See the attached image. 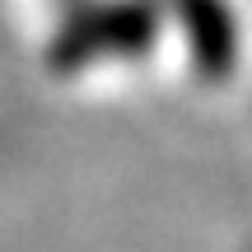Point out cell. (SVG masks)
<instances>
[{
	"mask_svg": "<svg viewBox=\"0 0 252 252\" xmlns=\"http://www.w3.org/2000/svg\"><path fill=\"white\" fill-rule=\"evenodd\" d=\"M154 37V14L145 5H103L89 19H80L75 28H65L61 42H56L52 61L56 65H80L94 56H117V52H135V47H150Z\"/></svg>",
	"mask_w": 252,
	"mask_h": 252,
	"instance_id": "1",
	"label": "cell"
},
{
	"mask_svg": "<svg viewBox=\"0 0 252 252\" xmlns=\"http://www.w3.org/2000/svg\"><path fill=\"white\" fill-rule=\"evenodd\" d=\"M182 14L191 24V47L206 75H224L234 61V19L220 0H182Z\"/></svg>",
	"mask_w": 252,
	"mask_h": 252,
	"instance_id": "2",
	"label": "cell"
}]
</instances>
